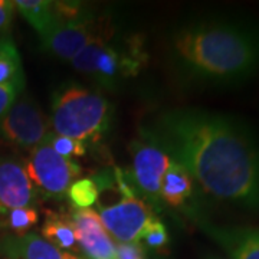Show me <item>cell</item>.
<instances>
[{"label": "cell", "mask_w": 259, "mask_h": 259, "mask_svg": "<svg viewBox=\"0 0 259 259\" xmlns=\"http://www.w3.org/2000/svg\"><path fill=\"white\" fill-rule=\"evenodd\" d=\"M212 197L259 212V141L236 117L203 108H171L141 128Z\"/></svg>", "instance_id": "1"}, {"label": "cell", "mask_w": 259, "mask_h": 259, "mask_svg": "<svg viewBox=\"0 0 259 259\" xmlns=\"http://www.w3.org/2000/svg\"><path fill=\"white\" fill-rule=\"evenodd\" d=\"M171 62L185 81L235 87L259 72V25L236 18H202L176 29Z\"/></svg>", "instance_id": "2"}, {"label": "cell", "mask_w": 259, "mask_h": 259, "mask_svg": "<svg viewBox=\"0 0 259 259\" xmlns=\"http://www.w3.org/2000/svg\"><path fill=\"white\" fill-rule=\"evenodd\" d=\"M112 105L101 94L78 83H66L52 98L51 125L55 134L82 141H98L110 130Z\"/></svg>", "instance_id": "3"}, {"label": "cell", "mask_w": 259, "mask_h": 259, "mask_svg": "<svg viewBox=\"0 0 259 259\" xmlns=\"http://www.w3.org/2000/svg\"><path fill=\"white\" fill-rule=\"evenodd\" d=\"M58 22L47 36L42 37V45L51 55L64 61H72L94 37L104 32L97 20L85 13L75 3H54Z\"/></svg>", "instance_id": "4"}, {"label": "cell", "mask_w": 259, "mask_h": 259, "mask_svg": "<svg viewBox=\"0 0 259 259\" xmlns=\"http://www.w3.org/2000/svg\"><path fill=\"white\" fill-rule=\"evenodd\" d=\"M26 171L32 183L51 197H62L81 175V167L75 161L59 156L48 143L30 150Z\"/></svg>", "instance_id": "5"}, {"label": "cell", "mask_w": 259, "mask_h": 259, "mask_svg": "<svg viewBox=\"0 0 259 259\" xmlns=\"http://www.w3.org/2000/svg\"><path fill=\"white\" fill-rule=\"evenodd\" d=\"M0 134L19 147L32 150L47 143L52 130L42 110L32 98L23 95L15 101L0 120Z\"/></svg>", "instance_id": "6"}, {"label": "cell", "mask_w": 259, "mask_h": 259, "mask_svg": "<svg viewBox=\"0 0 259 259\" xmlns=\"http://www.w3.org/2000/svg\"><path fill=\"white\" fill-rule=\"evenodd\" d=\"M100 219L118 243L140 242V236L151 221L156 219L151 206L137 196L122 197L118 203L100 206Z\"/></svg>", "instance_id": "7"}, {"label": "cell", "mask_w": 259, "mask_h": 259, "mask_svg": "<svg viewBox=\"0 0 259 259\" xmlns=\"http://www.w3.org/2000/svg\"><path fill=\"white\" fill-rule=\"evenodd\" d=\"M133 168L130 171L136 190L141 192L151 203L160 200L161 180L170 166L171 158L156 143L141 137L131 144Z\"/></svg>", "instance_id": "8"}, {"label": "cell", "mask_w": 259, "mask_h": 259, "mask_svg": "<svg viewBox=\"0 0 259 259\" xmlns=\"http://www.w3.org/2000/svg\"><path fill=\"white\" fill-rule=\"evenodd\" d=\"M189 214L231 259H259V226H222L210 222L196 209L189 210Z\"/></svg>", "instance_id": "9"}, {"label": "cell", "mask_w": 259, "mask_h": 259, "mask_svg": "<svg viewBox=\"0 0 259 259\" xmlns=\"http://www.w3.org/2000/svg\"><path fill=\"white\" fill-rule=\"evenodd\" d=\"M35 189L26 166L15 157H0V214L20 207H32Z\"/></svg>", "instance_id": "10"}, {"label": "cell", "mask_w": 259, "mask_h": 259, "mask_svg": "<svg viewBox=\"0 0 259 259\" xmlns=\"http://www.w3.org/2000/svg\"><path fill=\"white\" fill-rule=\"evenodd\" d=\"M71 222L76 243L88 259H115V245L102 225L100 214L93 209H76Z\"/></svg>", "instance_id": "11"}, {"label": "cell", "mask_w": 259, "mask_h": 259, "mask_svg": "<svg viewBox=\"0 0 259 259\" xmlns=\"http://www.w3.org/2000/svg\"><path fill=\"white\" fill-rule=\"evenodd\" d=\"M137 65V62L131 59L128 52H122L108 40L95 58L90 78L105 88H114L118 85L122 76L133 74Z\"/></svg>", "instance_id": "12"}, {"label": "cell", "mask_w": 259, "mask_h": 259, "mask_svg": "<svg viewBox=\"0 0 259 259\" xmlns=\"http://www.w3.org/2000/svg\"><path fill=\"white\" fill-rule=\"evenodd\" d=\"M0 255L6 259H64V252L36 233L3 238Z\"/></svg>", "instance_id": "13"}, {"label": "cell", "mask_w": 259, "mask_h": 259, "mask_svg": "<svg viewBox=\"0 0 259 259\" xmlns=\"http://www.w3.org/2000/svg\"><path fill=\"white\" fill-rule=\"evenodd\" d=\"M193 186L194 180L190 173L182 164L171 160L161 180L160 199L173 207H179L193 194Z\"/></svg>", "instance_id": "14"}, {"label": "cell", "mask_w": 259, "mask_h": 259, "mask_svg": "<svg viewBox=\"0 0 259 259\" xmlns=\"http://www.w3.org/2000/svg\"><path fill=\"white\" fill-rule=\"evenodd\" d=\"M25 72L18 48L9 37L0 39V87L16 94L25 90Z\"/></svg>", "instance_id": "15"}, {"label": "cell", "mask_w": 259, "mask_h": 259, "mask_svg": "<svg viewBox=\"0 0 259 259\" xmlns=\"http://www.w3.org/2000/svg\"><path fill=\"white\" fill-rule=\"evenodd\" d=\"M16 9L28 20L30 26L39 33L40 39L52 30L58 22L54 2L47 0H16Z\"/></svg>", "instance_id": "16"}, {"label": "cell", "mask_w": 259, "mask_h": 259, "mask_svg": "<svg viewBox=\"0 0 259 259\" xmlns=\"http://www.w3.org/2000/svg\"><path fill=\"white\" fill-rule=\"evenodd\" d=\"M42 238L58 249H75L78 245L71 218L56 213H49L47 216L42 225Z\"/></svg>", "instance_id": "17"}, {"label": "cell", "mask_w": 259, "mask_h": 259, "mask_svg": "<svg viewBox=\"0 0 259 259\" xmlns=\"http://www.w3.org/2000/svg\"><path fill=\"white\" fill-rule=\"evenodd\" d=\"M66 194L75 209H90V206L98 202L100 190L94 179H79L71 185Z\"/></svg>", "instance_id": "18"}, {"label": "cell", "mask_w": 259, "mask_h": 259, "mask_svg": "<svg viewBox=\"0 0 259 259\" xmlns=\"http://www.w3.org/2000/svg\"><path fill=\"white\" fill-rule=\"evenodd\" d=\"M6 226L13 232L16 236L26 235L39 221V214L33 207H20L9 210L6 214Z\"/></svg>", "instance_id": "19"}, {"label": "cell", "mask_w": 259, "mask_h": 259, "mask_svg": "<svg viewBox=\"0 0 259 259\" xmlns=\"http://www.w3.org/2000/svg\"><path fill=\"white\" fill-rule=\"evenodd\" d=\"M47 143L55 150L59 156L69 158V160L82 157L87 153V147H85L82 141L69 139V137H65V136H59V134H55V133H52L49 136Z\"/></svg>", "instance_id": "20"}, {"label": "cell", "mask_w": 259, "mask_h": 259, "mask_svg": "<svg viewBox=\"0 0 259 259\" xmlns=\"http://www.w3.org/2000/svg\"><path fill=\"white\" fill-rule=\"evenodd\" d=\"M140 241L146 243V246L151 249H163L168 243V233L166 226L158 221L157 218L151 221L140 236Z\"/></svg>", "instance_id": "21"}, {"label": "cell", "mask_w": 259, "mask_h": 259, "mask_svg": "<svg viewBox=\"0 0 259 259\" xmlns=\"http://www.w3.org/2000/svg\"><path fill=\"white\" fill-rule=\"evenodd\" d=\"M115 259H146L140 242L115 245Z\"/></svg>", "instance_id": "22"}, {"label": "cell", "mask_w": 259, "mask_h": 259, "mask_svg": "<svg viewBox=\"0 0 259 259\" xmlns=\"http://www.w3.org/2000/svg\"><path fill=\"white\" fill-rule=\"evenodd\" d=\"M15 2L10 0H0V33L6 32L10 28L15 13Z\"/></svg>", "instance_id": "23"}, {"label": "cell", "mask_w": 259, "mask_h": 259, "mask_svg": "<svg viewBox=\"0 0 259 259\" xmlns=\"http://www.w3.org/2000/svg\"><path fill=\"white\" fill-rule=\"evenodd\" d=\"M19 98V94H16L12 90L0 87V120L5 117V114L9 111L10 107L15 104V101Z\"/></svg>", "instance_id": "24"}, {"label": "cell", "mask_w": 259, "mask_h": 259, "mask_svg": "<svg viewBox=\"0 0 259 259\" xmlns=\"http://www.w3.org/2000/svg\"><path fill=\"white\" fill-rule=\"evenodd\" d=\"M204 259H225L222 256H219V255H216V253H209V255H206Z\"/></svg>", "instance_id": "25"}, {"label": "cell", "mask_w": 259, "mask_h": 259, "mask_svg": "<svg viewBox=\"0 0 259 259\" xmlns=\"http://www.w3.org/2000/svg\"><path fill=\"white\" fill-rule=\"evenodd\" d=\"M64 259H81L78 256H75L72 253H68V252H64Z\"/></svg>", "instance_id": "26"}]
</instances>
